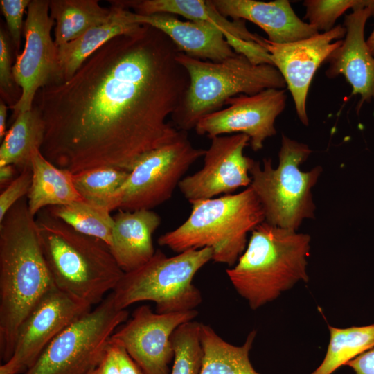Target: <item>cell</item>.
<instances>
[{
	"label": "cell",
	"instance_id": "6da1fadb",
	"mask_svg": "<svg viewBox=\"0 0 374 374\" xmlns=\"http://www.w3.org/2000/svg\"><path fill=\"white\" fill-rule=\"evenodd\" d=\"M181 52L141 24L90 55L68 80L37 93L45 123L41 152L72 174L99 167L130 172L149 152L180 134L171 122L189 84Z\"/></svg>",
	"mask_w": 374,
	"mask_h": 374
},
{
	"label": "cell",
	"instance_id": "7a4b0ae2",
	"mask_svg": "<svg viewBox=\"0 0 374 374\" xmlns=\"http://www.w3.org/2000/svg\"><path fill=\"white\" fill-rule=\"evenodd\" d=\"M55 287L35 217L24 197L0 222V358L3 363L12 355L23 321Z\"/></svg>",
	"mask_w": 374,
	"mask_h": 374
},
{
	"label": "cell",
	"instance_id": "3957f363",
	"mask_svg": "<svg viewBox=\"0 0 374 374\" xmlns=\"http://www.w3.org/2000/svg\"><path fill=\"white\" fill-rule=\"evenodd\" d=\"M43 255L57 289L90 306L112 292L123 274L104 242L73 229L47 208L35 216Z\"/></svg>",
	"mask_w": 374,
	"mask_h": 374
},
{
	"label": "cell",
	"instance_id": "277c9868",
	"mask_svg": "<svg viewBox=\"0 0 374 374\" xmlns=\"http://www.w3.org/2000/svg\"><path fill=\"white\" fill-rule=\"evenodd\" d=\"M311 238L265 221L251 233L234 266L226 270L234 289L256 310L299 281L307 282Z\"/></svg>",
	"mask_w": 374,
	"mask_h": 374
},
{
	"label": "cell",
	"instance_id": "5b68a950",
	"mask_svg": "<svg viewBox=\"0 0 374 374\" xmlns=\"http://www.w3.org/2000/svg\"><path fill=\"white\" fill-rule=\"evenodd\" d=\"M188 217L161 235L158 243L179 253L211 248L212 260L233 267L247 245V235L265 222L262 204L249 186L237 194L197 200Z\"/></svg>",
	"mask_w": 374,
	"mask_h": 374
},
{
	"label": "cell",
	"instance_id": "8992f818",
	"mask_svg": "<svg viewBox=\"0 0 374 374\" xmlns=\"http://www.w3.org/2000/svg\"><path fill=\"white\" fill-rule=\"evenodd\" d=\"M176 60L189 77L188 89L170 118L172 125L180 131L195 129L201 118L221 109L231 98L286 87L274 66L254 64L240 54L235 53L221 62H211L179 52Z\"/></svg>",
	"mask_w": 374,
	"mask_h": 374
},
{
	"label": "cell",
	"instance_id": "52a82bcc",
	"mask_svg": "<svg viewBox=\"0 0 374 374\" xmlns=\"http://www.w3.org/2000/svg\"><path fill=\"white\" fill-rule=\"evenodd\" d=\"M311 153L308 145L283 134L276 168L270 158L262 159V166L255 161L249 171L250 186L262 204L266 222L296 231L304 220L314 218L312 190L322 167L307 172L300 168Z\"/></svg>",
	"mask_w": 374,
	"mask_h": 374
},
{
	"label": "cell",
	"instance_id": "ba28073f",
	"mask_svg": "<svg viewBox=\"0 0 374 374\" xmlns=\"http://www.w3.org/2000/svg\"><path fill=\"white\" fill-rule=\"evenodd\" d=\"M211 248L190 249L171 257L156 250L145 264L125 273L112 292L116 308H126L140 301L156 304L159 314L196 310L202 302L193 283L195 275L212 260Z\"/></svg>",
	"mask_w": 374,
	"mask_h": 374
},
{
	"label": "cell",
	"instance_id": "9c48e42d",
	"mask_svg": "<svg viewBox=\"0 0 374 374\" xmlns=\"http://www.w3.org/2000/svg\"><path fill=\"white\" fill-rule=\"evenodd\" d=\"M127 317V310L116 308L110 292L61 332L25 374H90Z\"/></svg>",
	"mask_w": 374,
	"mask_h": 374
},
{
	"label": "cell",
	"instance_id": "30bf717a",
	"mask_svg": "<svg viewBox=\"0 0 374 374\" xmlns=\"http://www.w3.org/2000/svg\"><path fill=\"white\" fill-rule=\"evenodd\" d=\"M181 131L173 141L143 156L118 191L119 209L152 210L171 198L189 168L204 157Z\"/></svg>",
	"mask_w": 374,
	"mask_h": 374
},
{
	"label": "cell",
	"instance_id": "8fae6325",
	"mask_svg": "<svg viewBox=\"0 0 374 374\" xmlns=\"http://www.w3.org/2000/svg\"><path fill=\"white\" fill-rule=\"evenodd\" d=\"M48 0H30L24 25L25 45L12 67L14 81L21 88L15 104L10 106L15 118L30 110L37 91L59 79L57 46L51 37L55 21Z\"/></svg>",
	"mask_w": 374,
	"mask_h": 374
},
{
	"label": "cell",
	"instance_id": "7c38bea8",
	"mask_svg": "<svg viewBox=\"0 0 374 374\" xmlns=\"http://www.w3.org/2000/svg\"><path fill=\"white\" fill-rule=\"evenodd\" d=\"M91 306L55 287L36 305L20 325L12 355L0 374L26 373L53 340Z\"/></svg>",
	"mask_w": 374,
	"mask_h": 374
},
{
	"label": "cell",
	"instance_id": "4fadbf2b",
	"mask_svg": "<svg viewBox=\"0 0 374 374\" xmlns=\"http://www.w3.org/2000/svg\"><path fill=\"white\" fill-rule=\"evenodd\" d=\"M197 314L196 310L159 314L148 305H140L109 341L122 346L145 374H170L169 364L174 359L171 335Z\"/></svg>",
	"mask_w": 374,
	"mask_h": 374
},
{
	"label": "cell",
	"instance_id": "5bb4252c",
	"mask_svg": "<svg viewBox=\"0 0 374 374\" xmlns=\"http://www.w3.org/2000/svg\"><path fill=\"white\" fill-rule=\"evenodd\" d=\"M285 89H269L254 95L241 94L228 99V107L199 120L196 133L211 139L231 134H244L250 139L253 151L263 148L265 140L276 134L275 121L286 106Z\"/></svg>",
	"mask_w": 374,
	"mask_h": 374
},
{
	"label": "cell",
	"instance_id": "9a60e30c",
	"mask_svg": "<svg viewBox=\"0 0 374 374\" xmlns=\"http://www.w3.org/2000/svg\"><path fill=\"white\" fill-rule=\"evenodd\" d=\"M250 139L244 134L222 135L211 139L204 155L202 168L184 177L179 189L190 203L229 195L251 184L250 169L255 161L244 154Z\"/></svg>",
	"mask_w": 374,
	"mask_h": 374
},
{
	"label": "cell",
	"instance_id": "2e32d148",
	"mask_svg": "<svg viewBox=\"0 0 374 374\" xmlns=\"http://www.w3.org/2000/svg\"><path fill=\"white\" fill-rule=\"evenodd\" d=\"M346 33L344 25L339 24L329 31L290 43L277 44L262 37L260 44L282 75L304 125L309 124L306 100L312 80L321 64L341 44Z\"/></svg>",
	"mask_w": 374,
	"mask_h": 374
},
{
	"label": "cell",
	"instance_id": "e0dca14e",
	"mask_svg": "<svg viewBox=\"0 0 374 374\" xmlns=\"http://www.w3.org/2000/svg\"><path fill=\"white\" fill-rule=\"evenodd\" d=\"M374 16V6L353 10L344 18L346 33L341 44L326 60V75H342L352 87V94L359 95L357 112L364 103L374 102V56L364 39L368 19Z\"/></svg>",
	"mask_w": 374,
	"mask_h": 374
},
{
	"label": "cell",
	"instance_id": "ac0fdd59",
	"mask_svg": "<svg viewBox=\"0 0 374 374\" xmlns=\"http://www.w3.org/2000/svg\"><path fill=\"white\" fill-rule=\"evenodd\" d=\"M223 16L233 20L249 21L262 28L270 42L285 44L311 37L319 33L301 19L287 0H211Z\"/></svg>",
	"mask_w": 374,
	"mask_h": 374
},
{
	"label": "cell",
	"instance_id": "d6986e66",
	"mask_svg": "<svg viewBox=\"0 0 374 374\" xmlns=\"http://www.w3.org/2000/svg\"><path fill=\"white\" fill-rule=\"evenodd\" d=\"M130 18L149 25L168 36L186 55L205 61L221 62L235 53L218 29L203 23L181 20L169 13L139 15L130 10Z\"/></svg>",
	"mask_w": 374,
	"mask_h": 374
},
{
	"label": "cell",
	"instance_id": "ffe728a7",
	"mask_svg": "<svg viewBox=\"0 0 374 374\" xmlns=\"http://www.w3.org/2000/svg\"><path fill=\"white\" fill-rule=\"evenodd\" d=\"M114 224L109 250L124 273L149 261L155 253L152 235L161 219L152 210L119 209L113 216Z\"/></svg>",
	"mask_w": 374,
	"mask_h": 374
},
{
	"label": "cell",
	"instance_id": "44dd1931",
	"mask_svg": "<svg viewBox=\"0 0 374 374\" xmlns=\"http://www.w3.org/2000/svg\"><path fill=\"white\" fill-rule=\"evenodd\" d=\"M111 15L79 37L57 46L59 82L69 79L82 63L102 46L116 36L136 30L141 24L130 18V10L116 1H109Z\"/></svg>",
	"mask_w": 374,
	"mask_h": 374
},
{
	"label": "cell",
	"instance_id": "7402d4cb",
	"mask_svg": "<svg viewBox=\"0 0 374 374\" xmlns=\"http://www.w3.org/2000/svg\"><path fill=\"white\" fill-rule=\"evenodd\" d=\"M123 6L132 8L139 15L169 13L180 15L187 20L203 23L220 30L224 36L232 35L236 38L259 44L262 37L250 32L246 27V21L230 20L220 14L211 0H123L117 1Z\"/></svg>",
	"mask_w": 374,
	"mask_h": 374
},
{
	"label": "cell",
	"instance_id": "603a6c76",
	"mask_svg": "<svg viewBox=\"0 0 374 374\" xmlns=\"http://www.w3.org/2000/svg\"><path fill=\"white\" fill-rule=\"evenodd\" d=\"M31 169L32 183L26 197L33 217L49 206L84 201L75 187L73 174L52 163L39 150L33 154Z\"/></svg>",
	"mask_w": 374,
	"mask_h": 374
},
{
	"label": "cell",
	"instance_id": "cb8c5ba5",
	"mask_svg": "<svg viewBox=\"0 0 374 374\" xmlns=\"http://www.w3.org/2000/svg\"><path fill=\"white\" fill-rule=\"evenodd\" d=\"M256 332L251 331L242 346L224 340L208 325L201 323L200 340L204 357L200 374H260L249 359Z\"/></svg>",
	"mask_w": 374,
	"mask_h": 374
},
{
	"label": "cell",
	"instance_id": "d4e9b609",
	"mask_svg": "<svg viewBox=\"0 0 374 374\" xmlns=\"http://www.w3.org/2000/svg\"><path fill=\"white\" fill-rule=\"evenodd\" d=\"M45 123L37 107L19 113L0 147V167L12 165L21 171L31 166L33 152L41 150Z\"/></svg>",
	"mask_w": 374,
	"mask_h": 374
},
{
	"label": "cell",
	"instance_id": "484cf974",
	"mask_svg": "<svg viewBox=\"0 0 374 374\" xmlns=\"http://www.w3.org/2000/svg\"><path fill=\"white\" fill-rule=\"evenodd\" d=\"M49 10L57 46L79 37L111 15V8L102 7L97 0H51Z\"/></svg>",
	"mask_w": 374,
	"mask_h": 374
},
{
	"label": "cell",
	"instance_id": "4316f807",
	"mask_svg": "<svg viewBox=\"0 0 374 374\" xmlns=\"http://www.w3.org/2000/svg\"><path fill=\"white\" fill-rule=\"evenodd\" d=\"M328 328L330 338L325 357L311 374H332L342 365L374 348V324Z\"/></svg>",
	"mask_w": 374,
	"mask_h": 374
},
{
	"label": "cell",
	"instance_id": "83f0119b",
	"mask_svg": "<svg viewBox=\"0 0 374 374\" xmlns=\"http://www.w3.org/2000/svg\"><path fill=\"white\" fill-rule=\"evenodd\" d=\"M129 174L123 169L99 167L73 174V180L84 201L112 212L119 208L118 191Z\"/></svg>",
	"mask_w": 374,
	"mask_h": 374
},
{
	"label": "cell",
	"instance_id": "f1b7e54d",
	"mask_svg": "<svg viewBox=\"0 0 374 374\" xmlns=\"http://www.w3.org/2000/svg\"><path fill=\"white\" fill-rule=\"evenodd\" d=\"M48 211L75 231L110 245L114 224L110 211L85 201L47 207Z\"/></svg>",
	"mask_w": 374,
	"mask_h": 374
},
{
	"label": "cell",
	"instance_id": "f546056e",
	"mask_svg": "<svg viewBox=\"0 0 374 374\" xmlns=\"http://www.w3.org/2000/svg\"><path fill=\"white\" fill-rule=\"evenodd\" d=\"M201 323L190 321L171 335L174 362L170 374H200L204 353L200 340Z\"/></svg>",
	"mask_w": 374,
	"mask_h": 374
},
{
	"label": "cell",
	"instance_id": "4dcf8cb0",
	"mask_svg": "<svg viewBox=\"0 0 374 374\" xmlns=\"http://www.w3.org/2000/svg\"><path fill=\"white\" fill-rule=\"evenodd\" d=\"M305 19L322 33L332 29L337 19L347 10L374 6V0H305Z\"/></svg>",
	"mask_w": 374,
	"mask_h": 374
},
{
	"label": "cell",
	"instance_id": "1f68e13d",
	"mask_svg": "<svg viewBox=\"0 0 374 374\" xmlns=\"http://www.w3.org/2000/svg\"><path fill=\"white\" fill-rule=\"evenodd\" d=\"M31 166L26 167L4 189L0 195V222L8 211L21 199L27 196L32 183Z\"/></svg>",
	"mask_w": 374,
	"mask_h": 374
},
{
	"label": "cell",
	"instance_id": "d6a6232c",
	"mask_svg": "<svg viewBox=\"0 0 374 374\" xmlns=\"http://www.w3.org/2000/svg\"><path fill=\"white\" fill-rule=\"evenodd\" d=\"M30 0H1L0 6L5 17L12 42L17 51L20 47L24 11Z\"/></svg>",
	"mask_w": 374,
	"mask_h": 374
},
{
	"label": "cell",
	"instance_id": "836d02e7",
	"mask_svg": "<svg viewBox=\"0 0 374 374\" xmlns=\"http://www.w3.org/2000/svg\"><path fill=\"white\" fill-rule=\"evenodd\" d=\"M224 37L235 53L244 55L253 64L273 65L270 55L260 44L236 38L230 35H226Z\"/></svg>",
	"mask_w": 374,
	"mask_h": 374
},
{
	"label": "cell",
	"instance_id": "e575fe53",
	"mask_svg": "<svg viewBox=\"0 0 374 374\" xmlns=\"http://www.w3.org/2000/svg\"><path fill=\"white\" fill-rule=\"evenodd\" d=\"M8 37L4 30L0 31V87L1 93L10 96L12 87V68H11V53Z\"/></svg>",
	"mask_w": 374,
	"mask_h": 374
},
{
	"label": "cell",
	"instance_id": "d590c367",
	"mask_svg": "<svg viewBox=\"0 0 374 374\" xmlns=\"http://www.w3.org/2000/svg\"><path fill=\"white\" fill-rule=\"evenodd\" d=\"M109 343L114 348L121 374H145L122 346L110 341Z\"/></svg>",
	"mask_w": 374,
	"mask_h": 374
},
{
	"label": "cell",
	"instance_id": "8d00e7d4",
	"mask_svg": "<svg viewBox=\"0 0 374 374\" xmlns=\"http://www.w3.org/2000/svg\"><path fill=\"white\" fill-rule=\"evenodd\" d=\"M355 374H374V348L363 353L346 364Z\"/></svg>",
	"mask_w": 374,
	"mask_h": 374
},
{
	"label": "cell",
	"instance_id": "74e56055",
	"mask_svg": "<svg viewBox=\"0 0 374 374\" xmlns=\"http://www.w3.org/2000/svg\"><path fill=\"white\" fill-rule=\"evenodd\" d=\"M93 374H121L114 350L109 343L106 353Z\"/></svg>",
	"mask_w": 374,
	"mask_h": 374
},
{
	"label": "cell",
	"instance_id": "f35d334b",
	"mask_svg": "<svg viewBox=\"0 0 374 374\" xmlns=\"http://www.w3.org/2000/svg\"><path fill=\"white\" fill-rule=\"evenodd\" d=\"M15 169L12 165H6L0 167V186L1 187H5L7 186L15 178Z\"/></svg>",
	"mask_w": 374,
	"mask_h": 374
},
{
	"label": "cell",
	"instance_id": "ab89813d",
	"mask_svg": "<svg viewBox=\"0 0 374 374\" xmlns=\"http://www.w3.org/2000/svg\"><path fill=\"white\" fill-rule=\"evenodd\" d=\"M7 110L8 107L2 100L0 102V140L2 141V139L6 136V122L7 118Z\"/></svg>",
	"mask_w": 374,
	"mask_h": 374
},
{
	"label": "cell",
	"instance_id": "60d3db41",
	"mask_svg": "<svg viewBox=\"0 0 374 374\" xmlns=\"http://www.w3.org/2000/svg\"><path fill=\"white\" fill-rule=\"evenodd\" d=\"M366 42L371 53L374 56V29Z\"/></svg>",
	"mask_w": 374,
	"mask_h": 374
},
{
	"label": "cell",
	"instance_id": "b9f144b4",
	"mask_svg": "<svg viewBox=\"0 0 374 374\" xmlns=\"http://www.w3.org/2000/svg\"><path fill=\"white\" fill-rule=\"evenodd\" d=\"M90 374H93L92 373H91Z\"/></svg>",
	"mask_w": 374,
	"mask_h": 374
}]
</instances>
